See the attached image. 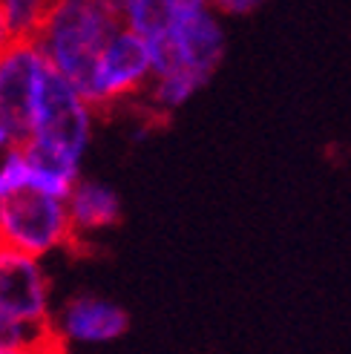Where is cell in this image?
Here are the masks:
<instances>
[{"instance_id":"7a4b0ae2","label":"cell","mask_w":351,"mask_h":354,"mask_svg":"<svg viewBox=\"0 0 351 354\" xmlns=\"http://www.w3.org/2000/svg\"><path fill=\"white\" fill-rule=\"evenodd\" d=\"M46 52L35 38H17L0 58V127L9 150H23L35 138V95Z\"/></svg>"},{"instance_id":"9c48e42d","label":"cell","mask_w":351,"mask_h":354,"mask_svg":"<svg viewBox=\"0 0 351 354\" xmlns=\"http://www.w3.org/2000/svg\"><path fill=\"white\" fill-rule=\"evenodd\" d=\"M69 214L78 231H95V227H110L121 219V202L104 185L75 182L69 193Z\"/></svg>"},{"instance_id":"8992f818","label":"cell","mask_w":351,"mask_h":354,"mask_svg":"<svg viewBox=\"0 0 351 354\" xmlns=\"http://www.w3.org/2000/svg\"><path fill=\"white\" fill-rule=\"evenodd\" d=\"M170 32H173V38L179 41L187 66L207 81L214 75V69L219 66L222 52H225V38H222L216 21L207 15V9L173 15Z\"/></svg>"},{"instance_id":"7c38bea8","label":"cell","mask_w":351,"mask_h":354,"mask_svg":"<svg viewBox=\"0 0 351 354\" xmlns=\"http://www.w3.org/2000/svg\"><path fill=\"white\" fill-rule=\"evenodd\" d=\"M17 41V32H15V21H12V12L6 6V0H0V58L6 55V49Z\"/></svg>"},{"instance_id":"ba28073f","label":"cell","mask_w":351,"mask_h":354,"mask_svg":"<svg viewBox=\"0 0 351 354\" xmlns=\"http://www.w3.org/2000/svg\"><path fill=\"white\" fill-rule=\"evenodd\" d=\"M0 351L26 354H69L64 334L52 326V317H12L0 311Z\"/></svg>"},{"instance_id":"30bf717a","label":"cell","mask_w":351,"mask_h":354,"mask_svg":"<svg viewBox=\"0 0 351 354\" xmlns=\"http://www.w3.org/2000/svg\"><path fill=\"white\" fill-rule=\"evenodd\" d=\"M130 12V26L150 44L170 32L173 0H124Z\"/></svg>"},{"instance_id":"6da1fadb","label":"cell","mask_w":351,"mask_h":354,"mask_svg":"<svg viewBox=\"0 0 351 354\" xmlns=\"http://www.w3.org/2000/svg\"><path fill=\"white\" fill-rule=\"evenodd\" d=\"M0 231L6 248L32 257H41L58 245L75 257L90 254V248L81 242V231L75 227L69 207L38 187H21L0 196Z\"/></svg>"},{"instance_id":"8fae6325","label":"cell","mask_w":351,"mask_h":354,"mask_svg":"<svg viewBox=\"0 0 351 354\" xmlns=\"http://www.w3.org/2000/svg\"><path fill=\"white\" fill-rule=\"evenodd\" d=\"M29 185H32V165L26 162V156L21 150H9L3 167H0V196Z\"/></svg>"},{"instance_id":"52a82bcc","label":"cell","mask_w":351,"mask_h":354,"mask_svg":"<svg viewBox=\"0 0 351 354\" xmlns=\"http://www.w3.org/2000/svg\"><path fill=\"white\" fill-rule=\"evenodd\" d=\"M127 326V311L98 297H75L64 311V331L75 340H113L124 334Z\"/></svg>"},{"instance_id":"3957f363","label":"cell","mask_w":351,"mask_h":354,"mask_svg":"<svg viewBox=\"0 0 351 354\" xmlns=\"http://www.w3.org/2000/svg\"><path fill=\"white\" fill-rule=\"evenodd\" d=\"M86 136H90L86 101L46 58L38 81V95H35V138L78 162Z\"/></svg>"},{"instance_id":"5b68a950","label":"cell","mask_w":351,"mask_h":354,"mask_svg":"<svg viewBox=\"0 0 351 354\" xmlns=\"http://www.w3.org/2000/svg\"><path fill=\"white\" fill-rule=\"evenodd\" d=\"M0 311L12 317H46V277L32 254L0 251Z\"/></svg>"},{"instance_id":"5bb4252c","label":"cell","mask_w":351,"mask_h":354,"mask_svg":"<svg viewBox=\"0 0 351 354\" xmlns=\"http://www.w3.org/2000/svg\"><path fill=\"white\" fill-rule=\"evenodd\" d=\"M3 141H6V133H3V127H0V145H3Z\"/></svg>"},{"instance_id":"4fadbf2b","label":"cell","mask_w":351,"mask_h":354,"mask_svg":"<svg viewBox=\"0 0 351 354\" xmlns=\"http://www.w3.org/2000/svg\"><path fill=\"white\" fill-rule=\"evenodd\" d=\"M259 3H265V0H210V6H216L219 12H227V15L254 12Z\"/></svg>"},{"instance_id":"9a60e30c","label":"cell","mask_w":351,"mask_h":354,"mask_svg":"<svg viewBox=\"0 0 351 354\" xmlns=\"http://www.w3.org/2000/svg\"><path fill=\"white\" fill-rule=\"evenodd\" d=\"M0 354H26V351H0Z\"/></svg>"},{"instance_id":"277c9868","label":"cell","mask_w":351,"mask_h":354,"mask_svg":"<svg viewBox=\"0 0 351 354\" xmlns=\"http://www.w3.org/2000/svg\"><path fill=\"white\" fill-rule=\"evenodd\" d=\"M153 69L150 46L142 35L124 29L107 44L98 61V95L101 115H110L118 101H133Z\"/></svg>"}]
</instances>
